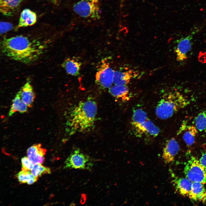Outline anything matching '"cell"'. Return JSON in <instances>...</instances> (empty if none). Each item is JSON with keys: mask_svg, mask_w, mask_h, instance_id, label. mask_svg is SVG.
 Returning a JSON list of instances; mask_svg holds the SVG:
<instances>
[{"mask_svg": "<svg viewBox=\"0 0 206 206\" xmlns=\"http://www.w3.org/2000/svg\"><path fill=\"white\" fill-rule=\"evenodd\" d=\"M204 184L193 182L191 191L188 197L193 200L205 201H206V189Z\"/></svg>", "mask_w": 206, "mask_h": 206, "instance_id": "cell-13", "label": "cell"}, {"mask_svg": "<svg viewBox=\"0 0 206 206\" xmlns=\"http://www.w3.org/2000/svg\"><path fill=\"white\" fill-rule=\"evenodd\" d=\"M13 25L11 23L1 21L0 23V32L1 34H3L11 30Z\"/></svg>", "mask_w": 206, "mask_h": 206, "instance_id": "cell-27", "label": "cell"}, {"mask_svg": "<svg viewBox=\"0 0 206 206\" xmlns=\"http://www.w3.org/2000/svg\"><path fill=\"white\" fill-rule=\"evenodd\" d=\"M192 37L189 35L182 37L177 41L175 51L177 59L179 61L183 62L187 59L188 55L192 47Z\"/></svg>", "mask_w": 206, "mask_h": 206, "instance_id": "cell-9", "label": "cell"}, {"mask_svg": "<svg viewBox=\"0 0 206 206\" xmlns=\"http://www.w3.org/2000/svg\"><path fill=\"white\" fill-rule=\"evenodd\" d=\"M199 161L200 163L206 171V153L202 155Z\"/></svg>", "mask_w": 206, "mask_h": 206, "instance_id": "cell-28", "label": "cell"}, {"mask_svg": "<svg viewBox=\"0 0 206 206\" xmlns=\"http://www.w3.org/2000/svg\"><path fill=\"white\" fill-rule=\"evenodd\" d=\"M21 160L22 163V170H30L33 168L34 166V164L28 157H24L21 159Z\"/></svg>", "mask_w": 206, "mask_h": 206, "instance_id": "cell-26", "label": "cell"}, {"mask_svg": "<svg viewBox=\"0 0 206 206\" xmlns=\"http://www.w3.org/2000/svg\"><path fill=\"white\" fill-rule=\"evenodd\" d=\"M31 171L34 176L37 178L44 174H49L51 173L49 168L43 166L40 163L35 164Z\"/></svg>", "mask_w": 206, "mask_h": 206, "instance_id": "cell-25", "label": "cell"}, {"mask_svg": "<svg viewBox=\"0 0 206 206\" xmlns=\"http://www.w3.org/2000/svg\"><path fill=\"white\" fill-rule=\"evenodd\" d=\"M148 118L146 113L143 109L138 108L134 110L132 119V127H134L146 120Z\"/></svg>", "mask_w": 206, "mask_h": 206, "instance_id": "cell-22", "label": "cell"}, {"mask_svg": "<svg viewBox=\"0 0 206 206\" xmlns=\"http://www.w3.org/2000/svg\"><path fill=\"white\" fill-rule=\"evenodd\" d=\"M195 126L198 131L206 130V109L200 112L194 119Z\"/></svg>", "mask_w": 206, "mask_h": 206, "instance_id": "cell-24", "label": "cell"}, {"mask_svg": "<svg viewBox=\"0 0 206 206\" xmlns=\"http://www.w3.org/2000/svg\"><path fill=\"white\" fill-rule=\"evenodd\" d=\"M114 72L109 63L104 60L96 72V83L101 89L109 88L113 84Z\"/></svg>", "mask_w": 206, "mask_h": 206, "instance_id": "cell-7", "label": "cell"}, {"mask_svg": "<svg viewBox=\"0 0 206 206\" xmlns=\"http://www.w3.org/2000/svg\"><path fill=\"white\" fill-rule=\"evenodd\" d=\"M17 93L22 101L28 107L31 106L35 97V94L29 80H27Z\"/></svg>", "mask_w": 206, "mask_h": 206, "instance_id": "cell-12", "label": "cell"}, {"mask_svg": "<svg viewBox=\"0 0 206 206\" xmlns=\"http://www.w3.org/2000/svg\"><path fill=\"white\" fill-rule=\"evenodd\" d=\"M179 145L177 141L172 138L166 142L163 150L162 158L165 163L169 164L172 162L178 153Z\"/></svg>", "mask_w": 206, "mask_h": 206, "instance_id": "cell-10", "label": "cell"}, {"mask_svg": "<svg viewBox=\"0 0 206 206\" xmlns=\"http://www.w3.org/2000/svg\"><path fill=\"white\" fill-rule=\"evenodd\" d=\"M97 107L91 99L81 101L70 110L66 122L67 131L70 135L90 131L94 126Z\"/></svg>", "mask_w": 206, "mask_h": 206, "instance_id": "cell-2", "label": "cell"}, {"mask_svg": "<svg viewBox=\"0 0 206 206\" xmlns=\"http://www.w3.org/2000/svg\"><path fill=\"white\" fill-rule=\"evenodd\" d=\"M47 45L37 39L19 35L4 38L1 43L2 52L13 60L29 64L38 59Z\"/></svg>", "mask_w": 206, "mask_h": 206, "instance_id": "cell-1", "label": "cell"}, {"mask_svg": "<svg viewBox=\"0 0 206 206\" xmlns=\"http://www.w3.org/2000/svg\"><path fill=\"white\" fill-rule=\"evenodd\" d=\"M184 173L187 178L193 182L206 184V171L199 160L195 157H191L186 165Z\"/></svg>", "mask_w": 206, "mask_h": 206, "instance_id": "cell-6", "label": "cell"}, {"mask_svg": "<svg viewBox=\"0 0 206 206\" xmlns=\"http://www.w3.org/2000/svg\"><path fill=\"white\" fill-rule=\"evenodd\" d=\"M93 165L90 157L83 153L80 149L76 148L65 161L64 168L89 170Z\"/></svg>", "mask_w": 206, "mask_h": 206, "instance_id": "cell-5", "label": "cell"}, {"mask_svg": "<svg viewBox=\"0 0 206 206\" xmlns=\"http://www.w3.org/2000/svg\"><path fill=\"white\" fill-rule=\"evenodd\" d=\"M36 13L29 9H24L21 12L18 27H25L32 25L37 21Z\"/></svg>", "mask_w": 206, "mask_h": 206, "instance_id": "cell-15", "label": "cell"}, {"mask_svg": "<svg viewBox=\"0 0 206 206\" xmlns=\"http://www.w3.org/2000/svg\"><path fill=\"white\" fill-rule=\"evenodd\" d=\"M46 150L41 147V144H34L27 150V157L34 164L43 163Z\"/></svg>", "mask_w": 206, "mask_h": 206, "instance_id": "cell-11", "label": "cell"}, {"mask_svg": "<svg viewBox=\"0 0 206 206\" xmlns=\"http://www.w3.org/2000/svg\"><path fill=\"white\" fill-rule=\"evenodd\" d=\"M183 138L186 145L189 146L193 145L195 142L196 136L198 130L195 126L189 125L185 127Z\"/></svg>", "mask_w": 206, "mask_h": 206, "instance_id": "cell-21", "label": "cell"}, {"mask_svg": "<svg viewBox=\"0 0 206 206\" xmlns=\"http://www.w3.org/2000/svg\"><path fill=\"white\" fill-rule=\"evenodd\" d=\"M16 176L20 183H27L28 185L33 184L38 179L34 176L30 170H22L17 174Z\"/></svg>", "mask_w": 206, "mask_h": 206, "instance_id": "cell-23", "label": "cell"}, {"mask_svg": "<svg viewBox=\"0 0 206 206\" xmlns=\"http://www.w3.org/2000/svg\"><path fill=\"white\" fill-rule=\"evenodd\" d=\"M81 65L80 62L73 58H68L64 60L62 66L68 74L77 76L80 74Z\"/></svg>", "mask_w": 206, "mask_h": 206, "instance_id": "cell-18", "label": "cell"}, {"mask_svg": "<svg viewBox=\"0 0 206 206\" xmlns=\"http://www.w3.org/2000/svg\"><path fill=\"white\" fill-rule=\"evenodd\" d=\"M173 182L177 191L181 195L189 196L192 189V181L185 177L177 178Z\"/></svg>", "mask_w": 206, "mask_h": 206, "instance_id": "cell-16", "label": "cell"}, {"mask_svg": "<svg viewBox=\"0 0 206 206\" xmlns=\"http://www.w3.org/2000/svg\"><path fill=\"white\" fill-rule=\"evenodd\" d=\"M129 90L126 85H115L109 88V92L113 97L123 102L130 99Z\"/></svg>", "mask_w": 206, "mask_h": 206, "instance_id": "cell-17", "label": "cell"}, {"mask_svg": "<svg viewBox=\"0 0 206 206\" xmlns=\"http://www.w3.org/2000/svg\"><path fill=\"white\" fill-rule=\"evenodd\" d=\"M100 5L99 0H79L74 5L73 9L80 17L96 20L100 17Z\"/></svg>", "mask_w": 206, "mask_h": 206, "instance_id": "cell-4", "label": "cell"}, {"mask_svg": "<svg viewBox=\"0 0 206 206\" xmlns=\"http://www.w3.org/2000/svg\"><path fill=\"white\" fill-rule=\"evenodd\" d=\"M189 103L188 100L179 92H170L163 95L159 102L155 110V114L159 118L166 119Z\"/></svg>", "mask_w": 206, "mask_h": 206, "instance_id": "cell-3", "label": "cell"}, {"mask_svg": "<svg viewBox=\"0 0 206 206\" xmlns=\"http://www.w3.org/2000/svg\"><path fill=\"white\" fill-rule=\"evenodd\" d=\"M21 0H0V11L4 15H11L20 5Z\"/></svg>", "mask_w": 206, "mask_h": 206, "instance_id": "cell-19", "label": "cell"}, {"mask_svg": "<svg viewBox=\"0 0 206 206\" xmlns=\"http://www.w3.org/2000/svg\"><path fill=\"white\" fill-rule=\"evenodd\" d=\"M136 74L132 70L124 72L114 71L113 84L115 85H126L135 76Z\"/></svg>", "mask_w": 206, "mask_h": 206, "instance_id": "cell-14", "label": "cell"}, {"mask_svg": "<svg viewBox=\"0 0 206 206\" xmlns=\"http://www.w3.org/2000/svg\"><path fill=\"white\" fill-rule=\"evenodd\" d=\"M28 106L22 101L17 93L12 101V104L9 111V116H12L16 112L23 113L27 111Z\"/></svg>", "mask_w": 206, "mask_h": 206, "instance_id": "cell-20", "label": "cell"}, {"mask_svg": "<svg viewBox=\"0 0 206 206\" xmlns=\"http://www.w3.org/2000/svg\"><path fill=\"white\" fill-rule=\"evenodd\" d=\"M134 134L138 137L145 135L155 137L160 132L159 128L149 119L144 122L132 128Z\"/></svg>", "mask_w": 206, "mask_h": 206, "instance_id": "cell-8", "label": "cell"}]
</instances>
